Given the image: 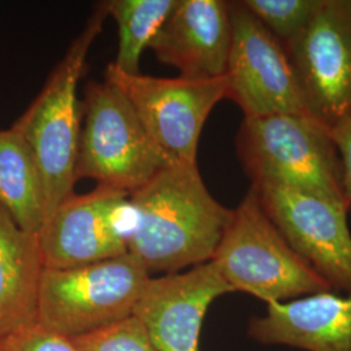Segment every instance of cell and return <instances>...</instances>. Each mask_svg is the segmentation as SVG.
Returning a JSON list of instances; mask_svg holds the SVG:
<instances>
[{
    "label": "cell",
    "mask_w": 351,
    "mask_h": 351,
    "mask_svg": "<svg viewBox=\"0 0 351 351\" xmlns=\"http://www.w3.org/2000/svg\"><path fill=\"white\" fill-rule=\"evenodd\" d=\"M130 203L134 228L128 252L150 275L213 261L233 213L213 198L197 164L165 165Z\"/></svg>",
    "instance_id": "6da1fadb"
},
{
    "label": "cell",
    "mask_w": 351,
    "mask_h": 351,
    "mask_svg": "<svg viewBox=\"0 0 351 351\" xmlns=\"http://www.w3.org/2000/svg\"><path fill=\"white\" fill-rule=\"evenodd\" d=\"M107 17V5L103 1L72 40L37 98L12 126L25 139L37 160L45 185L46 219L75 194L82 120L78 82L85 71L88 51L99 37Z\"/></svg>",
    "instance_id": "7a4b0ae2"
},
{
    "label": "cell",
    "mask_w": 351,
    "mask_h": 351,
    "mask_svg": "<svg viewBox=\"0 0 351 351\" xmlns=\"http://www.w3.org/2000/svg\"><path fill=\"white\" fill-rule=\"evenodd\" d=\"M251 186L277 185L350 204L330 130L307 114L243 117L236 137Z\"/></svg>",
    "instance_id": "3957f363"
},
{
    "label": "cell",
    "mask_w": 351,
    "mask_h": 351,
    "mask_svg": "<svg viewBox=\"0 0 351 351\" xmlns=\"http://www.w3.org/2000/svg\"><path fill=\"white\" fill-rule=\"evenodd\" d=\"M233 291H243L268 304L333 291L330 285L294 250L249 189L213 258Z\"/></svg>",
    "instance_id": "277c9868"
},
{
    "label": "cell",
    "mask_w": 351,
    "mask_h": 351,
    "mask_svg": "<svg viewBox=\"0 0 351 351\" xmlns=\"http://www.w3.org/2000/svg\"><path fill=\"white\" fill-rule=\"evenodd\" d=\"M75 180L132 195L169 162L152 142L125 94L113 82L91 81L85 88Z\"/></svg>",
    "instance_id": "5b68a950"
},
{
    "label": "cell",
    "mask_w": 351,
    "mask_h": 351,
    "mask_svg": "<svg viewBox=\"0 0 351 351\" xmlns=\"http://www.w3.org/2000/svg\"><path fill=\"white\" fill-rule=\"evenodd\" d=\"M151 275L129 252L98 263L45 268L38 326L71 339L134 315Z\"/></svg>",
    "instance_id": "8992f818"
},
{
    "label": "cell",
    "mask_w": 351,
    "mask_h": 351,
    "mask_svg": "<svg viewBox=\"0 0 351 351\" xmlns=\"http://www.w3.org/2000/svg\"><path fill=\"white\" fill-rule=\"evenodd\" d=\"M104 78L125 94L169 163L197 164L203 126L216 104L226 99V75L198 80L126 75L110 64Z\"/></svg>",
    "instance_id": "52a82bcc"
},
{
    "label": "cell",
    "mask_w": 351,
    "mask_h": 351,
    "mask_svg": "<svg viewBox=\"0 0 351 351\" xmlns=\"http://www.w3.org/2000/svg\"><path fill=\"white\" fill-rule=\"evenodd\" d=\"M307 113L332 130L351 116V0H320L285 47Z\"/></svg>",
    "instance_id": "ba28073f"
},
{
    "label": "cell",
    "mask_w": 351,
    "mask_h": 351,
    "mask_svg": "<svg viewBox=\"0 0 351 351\" xmlns=\"http://www.w3.org/2000/svg\"><path fill=\"white\" fill-rule=\"evenodd\" d=\"M133 228L134 210L124 191L97 185L86 194H72L38 232L45 268H73L123 256Z\"/></svg>",
    "instance_id": "9c48e42d"
},
{
    "label": "cell",
    "mask_w": 351,
    "mask_h": 351,
    "mask_svg": "<svg viewBox=\"0 0 351 351\" xmlns=\"http://www.w3.org/2000/svg\"><path fill=\"white\" fill-rule=\"evenodd\" d=\"M230 21L226 99L239 106L243 117L310 116L285 47L241 1H230Z\"/></svg>",
    "instance_id": "30bf717a"
},
{
    "label": "cell",
    "mask_w": 351,
    "mask_h": 351,
    "mask_svg": "<svg viewBox=\"0 0 351 351\" xmlns=\"http://www.w3.org/2000/svg\"><path fill=\"white\" fill-rule=\"evenodd\" d=\"M256 191L264 211L289 245L336 293L351 291L350 207L298 190L261 185Z\"/></svg>",
    "instance_id": "8fae6325"
},
{
    "label": "cell",
    "mask_w": 351,
    "mask_h": 351,
    "mask_svg": "<svg viewBox=\"0 0 351 351\" xmlns=\"http://www.w3.org/2000/svg\"><path fill=\"white\" fill-rule=\"evenodd\" d=\"M233 293L213 261L184 272L151 276L134 316L159 351H199L203 319L219 297Z\"/></svg>",
    "instance_id": "7c38bea8"
},
{
    "label": "cell",
    "mask_w": 351,
    "mask_h": 351,
    "mask_svg": "<svg viewBox=\"0 0 351 351\" xmlns=\"http://www.w3.org/2000/svg\"><path fill=\"white\" fill-rule=\"evenodd\" d=\"M232 43L230 1L177 0L150 49L185 78L224 77Z\"/></svg>",
    "instance_id": "4fadbf2b"
},
{
    "label": "cell",
    "mask_w": 351,
    "mask_h": 351,
    "mask_svg": "<svg viewBox=\"0 0 351 351\" xmlns=\"http://www.w3.org/2000/svg\"><path fill=\"white\" fill-rule=\"evenodd\" d=\"M251 339L304 351H351V291H326L268 304L251 319Z\"/></svg>",
    "instance_id": "5bb4252c"
},
{
    "label": "cell",
    "mask_w": 351,
    "mask_h": 351,
    "mask_svg": "<svg viewBox=\"0 0 351 351\" xmlns=\"http://www.w3.org/2000/svg\"><path fill=\"white\" fill-rule=\"evenodd\" d=\"M43 271L37 234L20 229L0 206V341L37 324Z\"/></svg>",
    "instance_id": "9a60e30c"
},
{
    "label": "cell",
    "mask_w": 351,
    "mask_h": 351,
    "mask_svg": "<svg viewBox=\"0 0 351 351\" xmlns=\"http://www.w3.org/2000/svg\"><path fill=\"white\" fill-rule=\"evenodd\" d=\"M0 206L26 233L38 234L46 219V195L37 160L13 128L0 130Z\"/></svg>",
    "instance_id": "2e32d148"
},
{
    "label": "cell",
    "mask_w": 351,
    "mask_h": 351,
    "mask_svg": "<svg viewBox=\"0 0 351 351\" xmlns=\"http://www.w3.org/2000/svg\"><path fill=\"white\" fill-rule=\"evenodd\" d=\"M177 0H111L107 12L119 30V46L112 64L126 75H139L142 53L149 49Z\"/></svg>",
    "instance_id": "e0dca14e"
},
{
    "label": "cell",
    "mask_w": 351,
    "mask_h": 351,
    "mask_svg": "<svg viewBox=\"0 0 351 351\" xmlns=\"http://www.w3.org/2000/svg\"><path fill=\"white\" fill-rule=\"evenodd\" d=\"M261 24L288 47L311 23L320 0H241Z\"/></svg>",
    "instance_id": "ac0fdd59"
},
{
    "label": "cell",
    "mask_w": 351,
    "mask_h": 351,
    "mask_svg": "<svg viewBox=\"0 0 351 351\" xmlns=\"http://www.w3.org/2000/svg\"><path fill=\"white\" fill-rule=\"evenodd\" d=\"M69 342L75 351H159L134 315Z\"/></svg>",
    "instance_id": "d6986e66"
},
{
    "label": "cell",
    "mask_w": 351,
    "mask_h": 351,
    "mask_svg": "<svg viewBox=\"0 0 351 351\" xmlns=\"http://www.w3.org/2000/svg\"><path fill=\"white\" fill-rule=\"evenodd\" d=\"M0 351H75L69 339L58 336L43 326L25 328L0 341Z\"/></svg>",
    "instance_id": "ffe728a7"
},
{
    "label": "cell",
    "mask_w": 351,
    "mask_h": 351,
    "mask_svg": "<svg viewBox=\"0 0 351 351\" xmlns=\"http://www.w3.org/2000/svg\"><path fill=\"white\" fill-rule=\"evenodd\" d=\"M332 138L339 150L342 164L343 189L346 201L351 206V116L330 130Z\"/></svg>",
    "instance_id": "44dd1931"
}]
</instances>
